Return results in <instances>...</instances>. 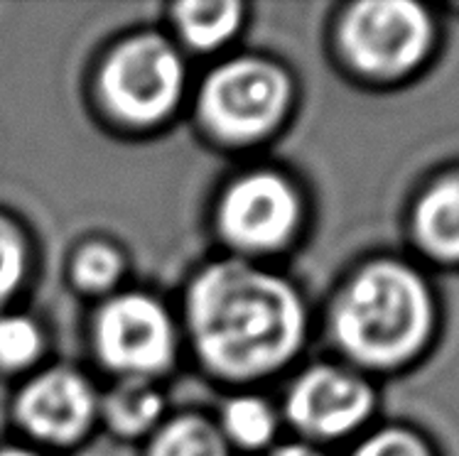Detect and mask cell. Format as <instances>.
<instances>
[{
    "label": "cell",
    "instance_id": "6da1fadb",
    "mask_svg": "<svg viewBox=\"0 0 459 456\" xmlns=\"http://www.w3.org/2000/svg\"><path fill=\"white\" fill-rule=\"evenodd\" d=\"M187 322L206 368L234 381L278 371L305 336V309L290 282L244 261L199 272L187 295Z\"/></svg>",
    "mask_w": 459,
    "mask_h": 456
},
{
    "label": "cell",
    "instance_id": "7a4b0ae2",
    "mask_svg": "<svg viewBox=\"0 0 459 456\" xmlns=\"http://www.w3.org/2000/svg\"><path fill=\"white\" fill-rule=\"evenodd\" d=\"M430 299L415 278L394 262L359 275L334 312V329L349 354L374 366L403 361L425 341Z\"/></svg>",
    "mask_w": 459,
    "mask_h": 456
},
{
    "label": "cell",
    "instance_id": "3957f363",
    "mask_svg": "<svg viewBox=\"0 0 459 456\" xmlns=\"http://www.w3.org/2000/svg\"><path fill=\"white\" fill-rule=\"evenodd\" d=\"M290 101V82L258 56L216 66L199 91V113L209 131L224 140H255L273 131Z\"/></svg>",
    "mask_w": 459,
    "mask_h": 456
},
{
    "label": "cell",
    "instance_id": "277c9868",
    "mask_svg": "<svg viewBox=\"0 0 459 456\" xmlns=\"http://www.w3.org/2000/svg\"><path fill=\"white\" fill-rule=\"evenodd\" d=\"M185 89V65L160 35H138L113 49L101 72V91L116 116L133 123L165 118Z\"/></svg>",
    "mask_w": 459,
    "mask_h": 456
},
{
    "label": "cell",
    "instance_id": "5b68a950",
    "mask_svg": "<svg viewBox=\"0 0 459 456\" xmlns=\"http://www.w3.org/2000/svg\"><path fill=\"white\" fill-rule=\"evenodd\" d=\"M96 351L123 378L148 381L172 364L175 329L168 312L148 295L133 292L106 302L94 324Z\"/></svg>",
    "mask_w": 459,
    "mask_h": 456
},
{
    "label": "cell",
    "instance_id": "8992f818",
    "mask_svg": "<svg viewBox=\"0 0 459 456\" xmlns=\"http://www.w3.org/2000/svg\"><path fill=\"white\" fill-rule=\"evenodd\" d=\"M342 38L351 62L374 76H398L420 62L430 45V22L405 0L359 3L344 20Z\"/></svg>",
    "mask_w": 459,
    "mask_h": 456
},
{
    "label": "cell",
    "instance_id": "52a82bcc",
    "mask_svg": "<svg viewBox=\"0 0 459 456\" xmlns=\"http://www.w3.org/2000/svg\"><path fill=\"white\" fill-rule=\"evenodd\" d=\"M300 216L292 186L273 172L236 179L219 204V226L238 251L265 253L290 238Z\"/></svg>",
    "mask_w": 459,
    "mask_h": 456
},
{
    "label": "cell",
    "instance_id": "ba28073f",
    "mask_svg": "<svg viewBox=\"0 0 459 456\" xmlns=\"http://www.w3.org/2000/svg\"><path fill=\"white\" fill-rule=\"evenodd\" d=\"M15 410L30 434L66 444L89 429L99 410V400L84 375L69 368H55L22 388Z\"/></svg>",
    "mask_w": 459,
    "mask_h": 456
},
{
    "label": "cell",
    "instance_id": "9c48e42d",
    "mask_svg": "<svg viewBox=\"0 0 459 456\" xmlns=\"http://www.w3.org/2000/svg\"><path fill=\"white\" fill-rule=\"evenodd\" d=\"M371 402L364 381L319 366L295 381L288 395V417L312 437H342L368 417Z\"/></svg>",
    "mask_w": 459,
    "mask_h": 456
},
{
    "label": "cell",
    "instance_id": "30bf717a",
    "mask_svg": "<svg viewBox=\"0 0 459 456\" xmlns=\"http://www.w3.org/2000/svg\"><path fill=\"white\" fill-rule=\"evenodd\" d=\"M162 395L141 378H123L101 402L108 427L123 437H138L151 432L162 415Z\"/></svg>",
    "mask_w": 459,
    "mask_h": 456
},
{
    "label": "cell",
    "instance_id": "8fae6325",
    "mask_svg": "<svg viewBox=\"0 0 459 456\" xmlns=\"http://www.w3.org/2000/svg\"><path fill=\"white\" fill-rule=\"evenodd\" d=\"M422 243L442 258H459V175L445 179L418 209Z\"/></svg>",
    "mask_w": 459,
    "mask_h": 456
},
{
    "label": "cell",
    "instance_id": "7c38bea8",
    "mask_svg": "<svg viewBox=\"0 0 459 456\" xmlns=\"http://www.w3.org/2000/svg\"><path fill=\"white\" fill-rule=\"evenodd\" d=\"M241 3H182L175 8V20L182 38L195 49H216L231 38L241 22Z\"/></svg>",
    "mask_w": 459,
    "mask_h": 456
},
{
    "label": "cell",
    "instance_id": "4fadbf2b",
    "mask_svg": "<svg viewBox=\"0 0 459 456\" xmlns=\"http://www.w3.org/2000/svg\"><path fill=\"white\" fill-rule=\"evenodd\" d=\"M148 456H231L229 442L216 425L199 415L169 419L152 437Z\"/></svg>",
    "mask_w": 459,
    "mask_h": 456
},
{
    "label": "cell",
    "instance_id": "5bb4252c",
    "mask_svg": "<svg viewBox=\"0 0 459 456\" xmlns=\"http://www.w3.org/2000/svg\"><path fill=\"white\" fill-rule=\"evenodd\" d=\"M275 412L261 398H234L226 402L221 410V427L219 432L224 434L226 442H234L236 447L244 449H261L275 434Z\"/></svg>",
    "mask_w": 459,
    "mask_h": 456
},
{
    "label": "cell",
    "instance_id": "9a60e30c",
    "mask_svg": "<svg viewBox=\"0 0 459 456\" xmlns=\"http://www.w3.org/2000/svg\"><path fill=\"white\" fill-rule=\"evenodd\" d=\"M42 334L28 317H0V366L22 368L38 358Z\"/></svg>",
    "mask_w": 459,
    "mask_h": 456
},
{
    "label": "cell",
    "instance_id": "2e32d148",
    "mask_svg": "<svg viewBox=\"0 0 459 456\" xmlns=\"http://www.w3.org/2000/svg\"><path fill=\"white\" fill-rule=\"evenodd\" d=\"M121 255L113 251L106 243H91L79 251L74 258V280L79 288L89 292H101L108 289L121 278Z\"/></svg>",
    "mask_w": 459,
    "mask_h": 456
},
{
    "label": "cell",
    "instance_id": "e0dca14e",
    "mask_svg": "<svg viewBox=\"0 0 459 456\" xmlns=\"http://www.w3.org/2000/svg\"><path fill=\"white\" fill-rule=\"evenodd\" d=\"M25 243L15 226L0 216V302L8 299L25 275Z\"/></svg>",
    "mask_w": 459,
    "mask_h": 456
},
{
    "label": "cell",
    "instance_id": "ac0fdd59",
    "mask_svg": "<svg viewBox=\"0 0 459 456\" xmlns=\"http://www.w3.org/2000/svg\"><path fill=\"white\" fill-rule=\"evenodd\" d=\"M357 456H430L420 442L405 432H384L378 437L368 439L359 449Z\"/></svg>",
    "mask_w": 459,
    "mask_h": 456
},
{
    "label": "cell",
    "instance_id": "d6986e66",
    "mask_svg": "<svg viewBox=\"0 0 459 456\" xmlns=\"http://www.w3.org/2000/svg\"><path fill=\"white\" fill-rule=\"evenodd\" d=\"M271 456H319V454L307 447H300V444H290V447L275 449Z\"/></svg>",
    "mask_w": 459,
    "mask_h": 456
},
{
    "label": "cell",
    "instance_id": "ffe728a7",
    "mask_svg": "<svg viewBox=\"0 0 459 456\" xmlns=\"http://www.w3.org/2000/svg\"><path fill=\"white\" fill-rule=\"evenodd\" d=\"M0 456H38V454L25 452V449H3V452H0Z\"/></svg>",
    "mask_w": 459,
    "mask_h": 456
}]
</instances>
